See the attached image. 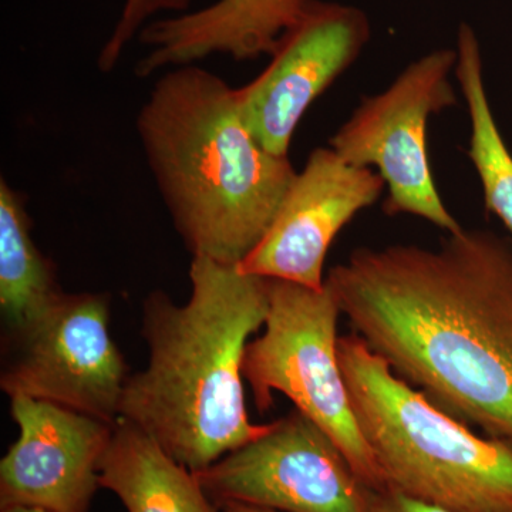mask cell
I'll list each match as a JSON object with an SVG mask.
<instances>
[{"label":"cell","mask_w":512,"mask_h":512,"mask_svg":"<svg viewBox=\"0 0 512 512\" xmlns=\"http://www.w3.org/2000/svg\"><path fill=\"white\" fill-rule=\"evenodd\" d=\"M325 284L367 348L454 419L512 446V242L357 248Z\"/></svg>","instance_id":"cell-1"},{"label":"cell","mask_w":512,"mask_h":512,"mask_svg":"<svg viewBox=\"0 0 512 512\" xmlns=\"http://www.w3.org/2000/svg\"><path fill=\"white\" fill-rule=\"evenodd\" d=\"M190 281L184 305L160 291L144 301L141 332L150 359L128 377L120 419L197 473L271 424L249 419L242 372L248 343L268 316L269 279L197 256Z\"/></svg>","instance_id":"cell-2"},{"label":"cell","mask_w":512,"mask_h":512,"mask_svg":"<svg viewBox=\"0 0 512 512\" xmlns=\"http://www.w3.org/2000/svg\"><path fill=\"white\" fill-rule=\"evenodd\" d=\"M137 134L192 258L239 264L264 238L291 187L289 157L252 136L237 96L195 64L167 70L137 116Z\"/></svg>","instance_id":"cell-3"},{"label":"cell","mask_w":512,"mask_h":512,"mask_svg":"<svg viewBox=\"0 0 512 512\" xmlns=\"http://www.w3.org/2000/svg\"><path fill=\"white\" fill-rule=\"evenodd\" d=\"M338 357L386 490L451 512H512L510 444L443 412L355 333L340 336Z\"/></svg>","instance_id":"cell-4"},{"label":"cell","mask_w":512,"mask_h":512,"mask_svg":"<svg viewBox=\"0 0 512 512\" xmlns=\"http://www.w3.org/2000/svg\"><path fill=\"white\" fill-rule=\"evenodd\" d=\"M340 316L328 285L313 289L269 279L264 332L248 343L242 372L259 413L272 409L274 392L284 394L335 441L367 487L384 491L386 481L357 426L340 369Z\"/></svg>","instance_id":"cell-5"},{"label":"cell","mask_w":512,"mask_h":512,"mask_svg":"<svg viewBox=\"0 0 512 512\" xmlns=\"http://www.w3.org/2000/svg\"><path fill=\"white\" fill-rule=\"evenodd\" d=\"M457 59V49L444 47L414 60L386 90L360 101L329 140V147L348 163L383 178L384 214L420 217L448 234L463 227L436 187L427 128L431 116L457 104L450 80Z\"/></svg>","instance_id":"cell-6"},{"label":"cell","mask_w":512,"mask_h":512,"mask_svg":"<svg viewBox=\"0 0 512 512\" xmlns=\"http://www.w3.org/2000/svg\"><path fill=\"white\" fill-rule=\"evenodd\" d=\"M128 377L111 338L109 296L62 291L36 318L8 332L0 387L9 397L117 423Z\"/></svg>","instance_id":"cell-7"},{"label":"cell","mask_w":512,"mask_h":512,"mask_svg":"<svg viewBox=\"0 0 512 512\" xmlns=\"http://www.w3.org/2000/svg\"><path fill=\"white\" fill-rule=\"evenodd\" d=\"M215 504L281 512H372L375 491L319 426L293 410L217 463L194 473Z\"/></svg>","instance_id":"cell-8"},{"label":"cell","mask_w":512,"mask_h":512,"mask_svg":"<svg viewBox=\"0 0 512 512\" xmlns=\"http://www.w3.org/2000/svg\"><path fill=\"white\" fill-rule=\"evenodd\" d=\"M370 37L362 9L313 0L278 40L268 66L237 89L242 117L259 144L289 157L306 111L359 59Z\"/></svg>","instance_id":"cell-9"},{"label":"cell","mask_w":512,"mask_h":512,"mask_svg":"<svg viewBox=\"0 0 512 512\" xmlns=\"http://www.w3.org/2000/svg\"><path fill=\"white\" fill-rule=\"evenodd\" d=\"M386 188L370 168L356 167L333 148H315L296 173L274 221L251 254L245 274L322 289L330 245Z\"/></svg>","instance_id":"cell-10"},{"label":"cell","mask_w":512,"mask_h":512,"mask_svg":"<svg viewBox=\"0 0 512 512\" xmlns=\"http://www.w3.org/2000/svg\"><path fill=\"white\" fill-rule=\"evenodd\" d=\"M10 400L19 437L0 461V510L89 512L116 423L46 400Z\"/></svg>","instance_id":"cell-11"},{"label":"cell","mask_w":512,"mask_h":512,"mask_svg":"<svg viewBox=\"0 0 512 512\" xmlns=\"http://www.w3.org/2000/svg\"><path fill=\"white\" fill-rule=\"evenodd\" d=\"M313 0H218L207 8L147 23L138 40L150 47L136 64L140 79L212 55L254 60L274 52Z\"/></svg>","instance_id":"cell-12"},{"label":"cell","mask_w":512,"mask_h":512,"mask_svg":"<svg viewBox=\"0 0 512 512\" xmlns=\"http://www.w3.org/2000/svg\"><path fill=\"white\" fill-rule=\"evenodd\" d=\"M100 485L128 512H220L191 470L124 419L117 421L101 461Z\"/></svg>","instance_id":"cell-13"},{"label":"cell","mask_w":512,"mask_h":512,"mask_svg":"<svg viewBox=\"0 0 512 512\" xmlns=\"http://www.w3.org/2000/svg\"><path fill=\"white\" fill-rule=\"evenodd\" d=\"M458 86L466 100L471 134L467 156L483 188L485 211L512 235V154L494 119L484 83L483 56L476 30L461 22L457 32Z\"/></svg>","instance_id":"cell-14"},{"label":"cell","mask_w":512,"mask_h":512,"mask_svg":"<svg viewBox=\"0 0 512 512\" xmlns=\"http://www.w3.org/2000/svg\"><path fill=\"white\" fill-rule=\"evenodd\" d=\"M60 292L52 262L33 241L22 195L0 181V311L8 332L36 318Z\"/></svg>","instance_id":"cell-15"},{"label":"cell","mask_w":512,"mask_h":512,"mask_svg":"<svg viewBox=\"0 0 512 512\" xmlns=\"http://www.w3.org/2000/svg\"><path fill=\"white\" fill-rule=\"evenodd\" d=\"M190 5L191 0H126L113 32L101 47L97 69L103 73L113 72L128 43L138 37L151 16L165 10L184 13Z\"/></svg>","instance_id":"cell-16"},{"label":"cell","mask_w":512,"mask_h":512,"mask_svg":"<svg viewBox=\"0 0 512 512\" xmlns=\"http://www.w3.org/2000/svg\"><path fill=\"white\" fill-rule=\"evenodd\" d=\"M372 512H451L434 505L421 503L393 490L375 491Z\"/></svg>","instance_id":"cell-17"},{"label":"cell","mask_w":512,"mask_h":512,"mask_svg":"<svg viewBox=\"0 0 512 512\" xmlns=\"http://www.w3.org/2000/svg\"><path fill=\"white\" fill-rule=\"evenodd\" d=\"M220 512H281L271 510V508L258 507V505L244 503H224L218 505Z\"/></svg>","instance_id":"cell-18"},{"label":"cell","mask_w":512,"mask_h":512,"mask_svg":"<svg viewBox=\"0 0 512 512\" xmlns=\"http://www.w3.org/2000/svg\"><path fill=\"white\" fill-rule=\"evenodd\" d=\"M2 512H45V511L37 510V508L9 507V508H3Z\"/></svg>","instance_id":"cell-19"}]
</instances>
